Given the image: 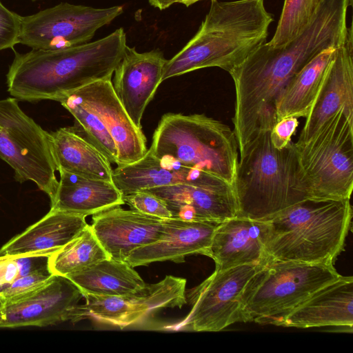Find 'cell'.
I'll return each mask as SVG.
<instances>
[{"mask_svg":"<svg viewBox=\"0 0 353 353\" xmlns=\"http://www.w3.org/2000/svg\"><path fill=\"white\" fill-rule=\"evenodd\" d=\"M85 294L124 296L141 291L147 285L125 261L103 259L66 276Z\"/></svg>","mask_w":353,"mask_h":353,"instance_id":"484cf974","label":"cell"},{"mask_svg":"<svg viewBox=\"0 0 353 353\" xmlns=\"http://www.w3.org/2000/svg\"><path fill=\"white\" fill-rule=\"evenodd\" d=\"M68 96L92 110L103 123L117 147V165L134 163L147 153L146 138L118 99L112 80L94 81Z\"/></svg>","mask_w":353,"mask_h":353,"instance_id":"4fadbf2b","label":"cell"},{"mask_svg":"<svg viewBox=\"0 0 353 353\" xmlns=\"http://www.w3.org/2000/svg\"><path fill=\"white\" fill-rule=\"evenodd\" d=\"M321 0H285L272 39L268 43L281 48L300 34L315 14Z\"/></svg>","mask_w":353,"mask_h":353,"instance_id":"f1b7e54d","label":"cell"},{"mask_svg":"<svg viewBox=\"0 0 353 353\" xmlns=\"http://www.w3.org/2000/svg\"><path fill=\"white\" fill-rule=\"evenodd\" d=\"M276 325L296 328L334 326L352 330L353 277L341 275L283 316Z\"/></svg>","mask_w":353,"mask_h":353,"instance_id":"d6986e66","label":"cell"},{"mask_svg":"<svg viewBox=\"0 0 353 353\" xmlns=\"http://www.w3.org/2000/svg\"><path fill=\"white\" fill-rule=\"evenodd\" d=\"M31 1H37V0H31Z\"/></svg>","mask_w":353,"mask_h":353,"instance_id":"74e56055","label":"cell"},{"mask_svg":"<svg viewBox=\"0 0 353 353\" xmlns=\"http://www.w3.org/2000/svg\"><path fill=\"white\" fill-rule=\"evenodd\" d=\"M341 276L333 263L268 261L242 292L243 322L276 325L283 316Z\"/></svg>","mask_w":353,"mask_h":353,"instance_id":"8992f818","label":"cell"},{"mask_svg":"<svg viewBox=\"0 0 353 353\" xmlns=\"http://www.w3.org/2000/svg\"><path fill=\"white\" fill-rule=\"evenodd\" d=\"M58 171L60 179L50 201L52 209L87 216L125 204L122 193L113 182Z\"/></svg>","mask_w":353,"mask_h":353,"instance_id":"603a6c76","label":"cell"},{"mask_svg":"<svg viewBox=\"0 0 353 353\" xmlns=\"http://www.w3.org/2000/svg\"><path fill=\"white\" fill-rule=\"evenodd\" d=\"M352 217L350 199H307L265 219L268 261L334 264L343 250Z\"/></svg>","mask_w":353,"mask_h":353,"instance_id":"277c9868","label":"cell"},{"mask_svg":"<svg viewBox=\"0 0 353 353\" xmlns=\"http://www.w3.org/2000/svg\"><path fill=\"white\" fill-rule=\"evenodd\" d=\"M21 16L8 9L0 0V50L19 43Z\"/></svg>","mask_w":353,"mask_h":353,"instance_id":"d6a6232c","label":"cell"},{"mask_svg":"<svg viewBox=\"0 0 353 353\" xmlns=\"http://www.w3.org/2000/svg\"><path fill=\"white\" fill-rule=\"evenodd\" d=\"M123 200L130 209L161 219L172 218V214L165 202L145 190L123 195Z\"/></svg>","mask_w":353,"mask_h":353,"instance_id":"4dcf8cb0","label":"cell"},{"mask_svg":"<svg viewBox=\"0 0 353 353\" xmlns=\"http://www.w3.org/2000/svg\"><path fill=\"white\" fill-rule=\"evenodd\" d=\"M49 254L0 256V290L17 279L48 268Z\"/></svg>","mask_w":353,"mask_h":353,"instance_id":"f546056e","label":"cell"},{"mask_svg":"<svg viewBox=\"0 0 353 353\" xmlns=\"http://www.w3.org/2000/svg\"><path fill=\"white\" fill-rule=\"evenodd\" d=\"M272 21L264 0H211L196 34L167 60L162 81L205 68L218 67L230 72L266 42Z\"/></svg>","mask_w":353,"mask_h":353,"instance_id":"7a4b0ae2","label":"cell"},{"mask_svg":"<svg viewBox=\"0 0 353 353\" xmlns=\"http://www.w3.org/2000/svg\"><path fill=\"white\" fill-rule=\"evenodd\" d=\"M296 147L299 182L307 199H350L353 123L342 112L336 113L307 141Z\"/></svg>","mask_w":353,"mask_h":353,"instance_id":"52a82bcc","label":"cell"},{"mask_svg":"<svg viewBox=\"0 0 353 353\" xmlns=\"http://www.w3.org/2000/svg\"><path fill=\"white\" fill-rule=\"evenodd\" d=\"M53 275L49 268L21 276L0 290L4 302L23 296L45 284Z\"/></svg>","mask_w":353,"mask_h":353,"instance_id":"1f68e13d","label":"cell"},{"mask_svg":"<svg viewBox=\"0 0 353 353\" xmlns=\"http://www.w3.org/2000/svg\"><path fill=\"white\" fill-rule=\"evenodd\" d=\"M50 134L57 171L113 182L111 163L74 126Z\"/></svg>","mask_w":353,"mask_h":353,"instance_id":"cb8c5ba5","label":"cell"},{"mask_svg":"<svg viewBox=\"0 0 353 353\" xmlns=\"http://www.w3.org/2000/svg\"><path fill=\"white\" fill-rule=\"evenodd\" d=\"M218 224L172 217L168 219L163 236L132 251L125 261L134 268L158 261L180 263L189 255H205Z\"/></svg>","mask_w":353,"mask_h":353,"instance_id":"ffe728a7","label":"cell"},{"mask_svg":"<svg viewBox=\"0 0 353 353\" xmlns=\"http://www.w3.org/2000/svg\"><path fill=\"white\" fill-rule=\"evenodd\" d=\"M335 51L334 48L322 51L290 79L275 102L276 122L288 117L307 116Z\"/></svg>","mask_w":353,"mask_h":353,"instance_id":"d4e9b609","label":"cell"},{"mask_svg":"<svg viewBox=\"0 0 353 353\" xmlns=\"http://www.w3.org/2000/svg\"><path fill=\"white\" fill-rule=\"evenodd\" d=\"M144 190L163 199L172 218L221 223L237 215L233 185L219 179L204 185L176 184Z\"/></svg>","mask_w":353,"mask_h":353,"instance_id":"9a60e30c","label":"cell"},{"mask_svg":"<svg viewBox=\"0 0 353 353\" xmlns=\"http://www.w3.org/2000/svg\"><path fill=\"white\" fill-rule=\"evenodd\" d=\"M0 159L19 183L30 181L52 201L59 181L50 134L25 114L14 97L0 100Z\"/></svg>","mask_w":353,"mask_h":353,"instance_id":"ba28073f","label":"cell"},{"mask_svg":"<svg viewBox=\"0 0 353 353\" xmlns=\"http://www.w3.org/2000/svg\"><path fill=\"white\" fill-rule=\"evenodd\" d=\"M199 1L202 0H179L177 3H181L185 5V6L188 7L192 4H194L196 2H198Z\"/></svg>","mask_w":353,"mask_h":353,"instance_id":"d590c367","label":"cell"},{"mask_svg":"<svg viewBox=\"0 0 353 353\" xmlns=\"http://www.w3.org/2000/svg\"><path fill=\"white\" fill-rule=\"evenodd\" d=\"M123 12L115 6L96 8L61 3L21 16L19 43L32 49H57L88 43L96 32Z\"/></svg>","mask_w":353,"mask_h":353,"instance_id":"30bf717a","label":"cell"},{"mask_svg":"<svg viewBox=\"0 0 353 353\" xmlns=\"http://www.w3.org/2000/svg\"><path fill=\"white\" fill-rule=\"evenodd\" d=\"M352 27L345 41L336 48L320 90L305 117L296 145L307 141L331 117L342 112L353 123Z\"/></svg>","mask_w":353,"mask_h":353,"instance_id":"5bb4252c","label":"cell"},{"mask_svg":"<svg viewBox=\"0 0 353 353\" xmlns=\"http://www.w3.org/2000/svg\"><path fill=\"white\" fill-rule=\"evenodd\" d=\"M148 150L157 157L174 159L234 184L239 162L234 132L204 114H165Z\"/></svg>","mask_w":353,"mask_h":353,"instance_id":"5b68a950","label":"cell"},{"mask_svg":"<svg viewBox=\"0 0 353 353\" xmlns=\"http://www.w3.org/2000/svg\"><path fill=\"white\" fill-rule=\"evenodd\" d=\"M82 297L81 291L69 279L53 274L36 290L4 302L0 327H43L66 321L69 311Z\"/></svg>","mask_w":353,"mask_h":353,"instance_id":"7c38bea8","label":"cell"},{"mask_svg":"<svg viewBox=\"0 0 353 353\" xmlns=\"http://www.w3.org/2000/svg\"><path fill=\"white\" fill-rule=\"evenodd\" d=\"M59 103L75 119L74 125L111 163H117L114 140L99 117L92 110L67 96Z\"/></svg>","mask_w":353,"mask_h":353,"instance_id":"83f0119b","label":"cell"},{"mask_svg":"<svg viewBox=\"0 0 353 353\" xmlns=\"http://www.w3.org/2000/svg\"><path fill=\"white\" fill-rule=\"evenodd\" d=\"M3 305H4V301L3 300L1 296H0V311L2 309Z\"/></svg>","mask_w":353,"mask_h":353,"instance_id":"8d00e7d4","label":"cell"},{"mask_svg":"<svg viewBox=\"0 0 353 353\" xmlns=\"http://www.w3.org/2000/svg\"><path fill=\"white\" fill-rule=\"evenodd\" d=\"M179 0H148L150 4L160 10L169 8L172 4L177 3Z\"/></svg>","mask_w":353,"mask_h":353,"instance_id":"e575fe53","label":"cell"},{"mask_svg":"<svg viewBox=\"0 0 353 353\" xmlns=\"http://www.w3.org/2000/svg\"><path fill=\"white\" fill-rule=\"evenodd\" d=\"M263 264H248L215 270L186 293L191 305L181 321L165 326L172 331L219 332L243 322L241 295L246 285Z\"/></svg>","mask_w":353,"mask_h":353,"instance_id":"9c48e42d","label":"cell"},{"mask_svg":"<svg viewBox=\"0 0 353 353\" xmlns=\"http://www.w3.org/2000/svg\"><path fill=\"white\" fill-rule=\"evenodd\" d=\"M167 219L117 206L93 214L90 226L109 258L125 261L134 250L159 240Z\"/></svg>","mask_w":353,"mask_h":353,"instance_id":"2e32d148","label":"cell"},{"mask_svg":"<svg viewBox=\"0 0 353 353\" xmlns=\"http://www.w3.org/2000/svg\"><path fill=\"white\" fill-rule=\"evenodd\" d=\"M219 179L199 170L181 165L168 157H157L148 149L131 164L117 165L112 181L123 196L150 188L176 185H204Z\"/></svg>","mask_w":353,"mask_h":353,"instance_id":"44dd1931","label":"cell"},{"mask_svg":"<svg viewBox=\"0 0 353 353\" xmlns=\"http://www.w3.org/2000/svg\"><path fill=\"white\" fill-rule=\"evenodd\" d=\"M186 279L166 276L161 281L146 285L141 291L124 296L85 294L84 304L68 312L66 321L77 323L91 319L123 328L140 322L150 314L165 307L186 304Z\"/></svg>","mask_w":353,"mask_h":353,"instance_id":"8fae6325","label":"cell"},{"mask_svg":"<svg viewBox=\"0 0 353 353\" xmlns=\"http://www.w3.org/2000/svg\"><path fill=\"white\" fill-rule=\"evenodd\" d=\"M275 123L273 117L262 119L239 153L233 184L237 216L265 220L307 199L299 182L295 143L276 149L271 142L270 130Z\"/></svg>","mask_w":353,"mask_h":353,"instance_id":"3957f363","label":"cell"},{"mask_svg":"<svg viewBox=\"0 0 353 353\" xmlns=\"http://www.w3.org/2000/svg\"><path fill=\"white\" fill-rule=\"evenodd\" d=\"M167 62L160 50L143 53L126 46L114 73L112 86L135 126L142 130L141 119L148 103L162 82Z\"/></svg>","mask_w":353,"mask_h":353,"instance_id":"e0dca14e","label":"cell"},{"mask_svg":"<svg viewBox=\"0 0 353 353\" xmlns=\"http://www.w3.org/2000/svg\"><path fill=\"white\" fill-rule=\"evenodd\" d=\"M85 217L50 208L39 221L3 245L0 256L52 254L88 225Z\"/></svg>","mask_w":353,"mask_h":353,"instance_id":"7402d4cb","label":"cell"},{"mask_svg":"<svg viewBox=\"0 0 353 353\" xmlns=\"http://www.w3.org/2000/svg\"><path fill=\"white\" fill-rule=\"evenodd\" d=\"M299 125L297 118L288 117L277 121L270 130V140L276 149L285 148L291 141Z\"/></svg>","mask_w":353,"mask_h":353,"instance_id":"836d02e7","label":"cell"},{"mask_svg":"<svg viewBox=\"0 0 353 353\" xmlns=\"http://www.w3.org/2000/svg\"><path fill=\"white\" fill-rule=\"evenodd\" d=\"M122 28L84 44L15 52L6 74L8 91L19 101L60 100L99 80L112 79L125 47Z\"/></svg>","mask_w":353,"mask_h":353,"instance_id":"6da1fadb","label":"cell"},{"mask_svg":"<svg viewBox=\"0 0 353 353\" xmlns=\"http://www.w3.org/2000/svg\"><path fill=\"white\" fill-rule=\"evenodd\" d=\"M268 223L234 216L219 223L205 256L215 263V270H225L248 264H265Z\"/></svg>","mask_w":353,"mask_h":353,"instance_id":"ac0fdd59","label":"cell"},{"mask_svg":"<svg viewBox=\"0 0 353 353\" xmlns=\"http://www.w3.org/2000/svg\"><path fill=\"white\" fill-rule=\"evenodd\" d=\"M108 258L88 224L70 242L50 256L48 268L53 274L66 276Z\"/></svg>","mask_w":353,"mask_h":353,"instance_id":"4316f807","label":"cell"}]
</instances>
